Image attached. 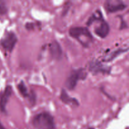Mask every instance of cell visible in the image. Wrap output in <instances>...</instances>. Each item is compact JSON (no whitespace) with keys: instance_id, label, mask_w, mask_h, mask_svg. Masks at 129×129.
<instances>
[{"instance_id":"6da1fadb","label":"cell","mask_w":129,"mask_h":129,"mask_svg":"<svg viewBox=\"0 0 129 129\" xmlns=\"http://www.w3.org/2000/svg\"><path fill=\"white\" fill-rule=\"evenodd\" d=\"M69 34L71 37L76 39L84 47H89L93 42V37L89 30L84 26H74L69 29Z\"/></svg>"},{"instance_id":"7a4b0ae2","label":"cell","mask_w":129,"mask_h":129,"mask_svg":"<svg viewBox=\"0 0 129 129\" xmlns=\"http://www.w3.org/2000/svg\"><path fill=\"white\" fill-rule=\"evenodd\" d=\"M31 123L35 129H55L54 118L48 112L37 114L33 118Z\"/></svg>"},{"instance_id":"3957f363","label":"cell","mask_w":129,"mask_h":129,"mask_svg":"<svg viewBox=\"0 0 129 129\" xmlns=\"http://www.w3.org/2000/svg\"><path fill=\"white\" fill-rule=\"evenodd\" d=\"M88 73L85 69L79 68L74 69L69 73L65 82V86L67 89L72 91L75 89L79 80H84L86 78Z\"/></svg>"},{"instance_id":"277c9868","label":"cell","mask_w":129,"mask_h":129,"mask_svg":"<svg viewBox=\"0 0 129 129\" xmlns=\"http://www.w3.org/2000/svg\"><path fill=\"white\" fill-rule=\"evenodd\" d=\"M18 42L16 34L12 31H8L6 35L0 40V44L6 51L11 52Z\"/></svg>"},{"instance_id":"5b68a950","label":"cell","mask_w":129,"mask_h":129,"mask_svg":"<svg viewBox=\"0 0 129 129\" xmlns=\"http://www.w3.org/2000/svg\"><path fill=\"white\" fill-rule=\"evenodd\" d=\"M89 71L93 74H109L111 71V68L103 65L98 60H93L89 64Z\"/></svg>"},{"instance_id":"8992f818","label":"cell","mask_w":129,"mask_h":129,"mask_svg":"<svg viewBox=\"0 0 129 129\" xmlns=\"http://www.w3.org/2000/svg\"><path fill=\"white\" fill-rule=\"evenodd\" d=\"M105 8L106 11L109 13L118 12L119 11L125 10L127 5L123 1L119 0H110L107 1L105 3Z\"/></svg>"},{"instance_id":"52a82bcc","label":"cell","mask_w":129,"mask_h":129,"mask_svg":"<svg viewBox=\"0 0 129 129\" xmlns=\"http://www.w3.org/2000/svg\"><path fill=\"white\" fill-rule=\"evenodd\" d=\"M12 93V87L10 85H8L0 95V111L2 113H6V105Z\"/></svg>"},{"instance_id":"ba28073f","label":"cell","mask_w":129,"mask_h":129,"mask_svg":"<svg viewBox=\"0 0 129 129\" xmlns=\"http://www.w3.org/2000/svg\"><path fill=\"white\" fill-rule=\"evenodd\" d=\"M49 52L51 57L55 60H60L62 57V49L58 42L54 40L49 46Z\"/></svg>"},{"instance_id":"9c48e42d","label":"cell","mask_w":129,"mask_h":129,"mask_svg":"<svg viewBox=\"0 0 129 129\" xmlns=\"http://www.w3.org/2000/svg\"><path fill=\"white\" fill-rule=\"evenodd\" d=\"M110 32V25L105 20L100 21V24L94 28V33L100 37L105 38Z\"/></svg>"},{"instance_id":"30bf717a","label":"cell","mask_w":129,"mask_h":129,"mask_svg":"<svg viewBox=\"0 0 129 129\" xmlns=\"http://www.w3.org/2000/svg\"><path fill=\"white\" fill-rule=\"evenodd\" d=\"M60 99L62 102L66 105H69L73 107H78L79 105V103L78 101L76 98L71 97L69 94L67 93L65 89H62L60 93Z\"/></svg>"},{"instance_id":"8fae6325","label":"cell","mask_w":129,"mask_h":129,"mask_svg":"<svg viewBox=\"0 0 129 129\" xmlns=\"http://www.w3.org/2000/svg\"><path fill=\"white\" fill-rule=\"evenodd\" d=\"M128 50V48L127 49H122V48H119L118 49H116V50H113V51L111 52L110 54H108V55H106L103 58V62H108L112 61L113 59H115L117 57H118V55H120V54H123V53L127 52Z\"/></svg>"},{"instance_id":"7c38bea8","label":"cell","mask_w":129,"mask_h":129,"mask_svg":"<svg viewBox=\"0 0 129 129\" xmlns=\"http://www.w3.org/2000/svg\"><path fill=\"white\" fill-rule=\"evenodd\" d=\"M103 15H102V12L100 10H96L93 15L91 16V17L88 19V22H87V25L89 26V25H91L92 23H93L95 21H102V20H103Z\"/></svg>"},{"instance_id":"4fadbf2b","label":"cell","mask_w":129,"mask_h":129,"mask_svg":"<svg viewBox=\"0 0 129 129\" xmlns=\"http://www.w3.org/2000/svg\"><path fill=\"white\" fill-rule=\"evenodd\" d=\"M17 88L19 90V92L20 93V94L22 95L23 97L29 98V97H30V93H29V92L28 91L27 88H26L25 83H24L23 81H21L18 84Z\"/></svg>"},{"instance_id":"5bb4252c","label":"cell","mask_w":129,"mask_h":129,"mask_svg":"<svg viewBox=\"0 0 129 129\" xmlns=\"http://www.w3.org/2000/svg\"><path fill=\"white\" fill-rule=\"evenodd\" d=\"M8 12V7L5 1L0 0V15H5Z\"/></svg>"},{"instance_id":"9a60e30c","label":"cell","mask_w":129,"mask_h":129,"mask_svg":"<svg viewBox=\"0 0 129 129\" xmlns=\"http://www.w3.org/2000/svg\"><path fill=\"white\" fill-rule=\"evenodd\" d=\"M34 24L33 23H27L25 25V27L27 30H31V29L34 28Z\"/></svg>"},{"instance_id":"2e32d148","label":"cell","mask_w":129,"mask_h":129,"mask_svg":"<svg viewBox=\"0 0 129 129\" xmlns=\"http://www.w3.org/2000/svg\"><path fill=\"white\" fill-rule=\"evenodd\" d=\"M0 129H6L5 128V127L3 126V125L1 123V122H0Z\"/></svg>"},{"instance_id":"e0dca14e","label":"cell","mask_w":129,"mask_h":129,"mask_svg":"<svg viewBox=\"0 0 129 129\" xmlns=\"http://www.w3.org/2000/svg\"><path fill=\"white\" fill-rule=\"evenodd\" d=\"M89 129H94V128H89Z\"/></svg>"}]
</instances>
